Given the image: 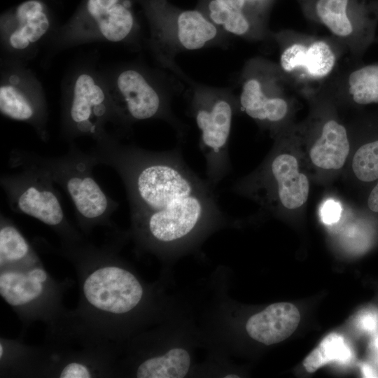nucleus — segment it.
Segmentation results:
<instances>
[{
    "mask_svg": "<svg viewBox=\"0 0 378 378\" xmlns=\"http://www.w3.org/2000/svg\"><path fill=\"white\" fill-rule=\"evenodd\" d=\"M335 63V54L326 42L317 41L307 48L304 69L310 76L316 78L326 76Z\"/></svg>",
    "mask_w": 378,
    "mask_h": 378,
    "instance_id": "393cba45",
    "label": "nucleus"
},
{
    "mask_svg": "<svg viewBox=\"0 0 378 378\" xmlns=\"http://www.w3.org/2000/svg\"><path fill=\"white\" fill-rule=\"evenodd\" d=\"M349 87L357 104L378 103V65H368L353 71L349 78Z\"/></svg>",
    "mask_w": 378,
    "mask_h": 378,
    "instance_id": "b1692460",
    "label": "nucleus"
},
{
    "mask_svg": "<svg viewBox=\"0 0 378 378\" xmlns=\"http://www.w3.org/2000/svg\"><path fill=\"white\" fill-rule=\"evenodd\" d=\"M368 205L371 211L378 212V183L370 193Z\"/></svg>",
    "mask_w": 378,
    "mask_h": 378,
    "instance_id": "c756f323",
    "label": "nucleus"
},
{
    "mask_svg": "<svg viewBox=\"0 0 378 378\" xmlns=\"http://www.w3.org/2000/svg\"><path fill=\"white\" fill-rule=\"evenodd\" d=\"M351 351L344 337L337 333L328 335L304 360L305 370L313 373L332 362L345 363L351 358Z\"/></svg>",
    "mask_w": 378,
    "mask_h": 378,
    "instance_id": "4be33fe9",
    "label": "nucleus"
},
{
    "mask_svg": "<svg viewBox=\"0 0 378 378\" xmlns=\"http://www.w3.org/2000/svg\"><path fill=\"white\" fill-rule=\"evenodd\" d=\"M248 2L253 6L255 8H258L262 6L267 0H248Z\"/></svg>",
    "mask_w": 378,
    "mask_h": 378,
    "instance_id": "2f4dec72",
    "label": "nucleus"
},
{
    "mask_svg": "<svg viewBox=\"0 0 378 378\" xmlns=\"http://www.w3.org/2000/svg\"><path fill=\"white\" fill-rule=\"evenodd\" d=\"M17 168L22 171L3 174L0 178L10 209L47 225L59 237L60 243L84 240L83 234L67 219L49 175L32 164H22Z\"/></svg>",
    "mask_w": 378,
    "mask_h": 378,
    "instance_id": "39448f33",
    "label": "nucleus"
},
{
    "mask_svg": "<svg viewBox=\"0 0 378 378\" xmlns=\"http://www.w3.org/2000/svg\"><path fill=\"white\" fill-rule=\"evenodd\" d=\"M269 172L276 187L281 205L288 209L302 206L307 200L309 183L307 176L300 172L297 159L288 153H279L272 160Z\"/></svg>",
    "mask_w": 378,
    "mask_h": 378,
    "instance_id": "ddd939ff",
    "label": "nucleus"
},
{
    "mask_svg": "<svg viewBox=\"0 0 378 378\" xmlns=\"http://www.w3.org/2000/svg\"><path fill=\"white\" fill-rule=\"evenodd\" d=\"M162 328L145 330L122 346L117 377L183 378L194 370V356L183 342H171Z\"/></svg>",
    "mask_w": 378,
    "mask_h": 378,
    "instance_id": "423d86ee",
    "label": "nucleus"
},
{
    "mask_svg": "<svg viewBox=\"0 0 378 378\" xmlns=\"http://www.w3.org/2000/svg\"><path fill=\"white\" fill-rule=\"evenodd\" d=\"M307 48L301 43H294L286 48L280 58L284 71L291 72L304 66Z\"/></svg>",
    "mask_w": 378,
    "mask_h": 378,
    "instance_id": "bb28decb",
    "label": "nucleus"
},
{
    "mask_svg": "<svg viewBox=\"0 0 378 378\" xmlns=\"http://www.w3.org/2000/svg\"><path fill=\"white\" fill-rule=\"evenodd\" d=\"M350 145L344 127L333 120L323 127L320 137L310 149L312 163L324 169L342 168L348 157Z\"/></svg>",
    "mask_w": 378,
    "mask_h": 378,
    "instance_id": "f3484780",
    "label": "nucleus"
},
{
    "mask_svg": "<svg viewBox=\"0 0 378 378\" xmlns=\"http://www.w3.org/2000/svg\"><path fill=\"white\" fill-rule=\"evenodd\" d=\"M341 206L332 200H327L321 209V216L326 224H332L339 220L341 215Z\"/></svg>",
    "mask_w": 378,
    "mask_h": 378,
    "instance_id": "cd10ccee",
    "label": "nucleus"
},
{
    "mask_svg": "<svg viewBox=\"0 0 378 378\" xmlns=\"http://www.w3.org/2000/svg\"><path fill=\"white\" fill-rule=\"evenodd\" d=\"M38 377H117L118 351L76 337H46Z\"/></svg>",
    "mask_w": 378,
    "mask_h": 378,
    "instance_id": "1a4fd4ad",
    "label": "nucleus"
},
{
    "mask_svg": "<svg viewBox=\"0 0 378 378\" xmlns=\"http://www.w3.org/2000/svg\"><path fill=\"white\" fill-rule=\"evenodd\" d=\"M191 109L200 131V147L206 161V180L214 188L230 170L228 146L234 102L227 90L196 86Z\"/></svg>",
    "mask_w": 378,
    "mask_h": 378,
    "instance_id": "0eeeda50",
    "label": "nucleus"
},
{
    "mask_svg": "<svg viewBox=\"0 0 378 378\" xmlns=\"http://www.w3.org/2000/svg\"><path fill=\"white\" fill-rule=\"evenodd\" d=\"M110 100L113 116L122 123L162 118L181 132V127L172 113L167 97L137 70L129 69L119 74L115 94Z\"/></svg>",
    "mask_w": 378,
    "mask_h": 378,
    "instance_id": "9d476101",
    "label": "nucleus"
},
{
    "mask_svg": "<svg viewBox=\"0 0 378 378\" xmlns=\"http://www.w3.org/2000/svg\"><path fill=\"white\" fill-rule=\"evenodd\" d=\"M90 153L114 169L130 205L129 235L139 251L166 260L197 248L229 223L214 188L183 159L181 148L152 151L106 134Z\"/></svg>",
    "mask_w": 378,
    "mask_h": 378,
    "instance_id": "f257e3e1",
    "label": "nucleus"
},
{
    "mask_svg": "<svg viewBox=\"0 0 378 378\" xmlns=\"http://www.w3.org/2000/svg\"><path fill=\"white\" fill-rule=\"evenodd\" d=\"M360 326L365 330L371 331L377 326V318L372 314H365L360 318Z\"/></svg>",
    "mask_w": 378,
    "mask_h": 378,
    "instance_id": "c85d7f7f",
    "label": "nucleus"
},
{
    "mask_svg": "<svg viewBox=\"0 0 378 378\" xmlns=\"http://www.w3.org/2000/svg\"><path fill=\"white\" fill-rule=\"evenodd\" d=\"M43 346L29 345L21 338L0 337V377H37Z\"/></svg>",
    "mask_w": 378,
    "mask_h": 378,
    "instance_id": "2eb2a0df",
    "label": "nucleus"
},
{
    "mask_svg": "<svg viewBox=\"0 0 378 378\" xmlns=\"http://www.w3.org/2000/svg\"><path fill=\"white\" fill-rule=\"evenodd\" d=\"M197 8L220 29L239 36L250 31L249 11L257 9L248 0H200Z\"/></svg>",
    "mask_w": 378,
    "mask_h": 378,
    "instance_id": "dca6fc26",
    "label": "nucleus"
},
{
    "mask_svg": "<svg viewBox=\"0 0 378 378\" xmlns=\"http://www.w3.org/2000/svg\"><path fill=\"white\" fill-rule=\"evenodd\" d=\"M300 321V314L293 304L276 302L248 317L244 330L253 340L270 346L289 337Z\"/></svg>",
    "mask_w": 378,
    "mask_h": 378,
    "instance_id": "f8f14e48",
    "label": "nucleus"
},
{
    "mask_svg": "<svg viewBox=\"0 0 378 378\" xmlns=\"http://www.w3.org/2000/svg\"><path fill=\"white\" fill-rule=\"evenodd\" d=\"M352 169L361 181L371 182L378 178V140L364 144L356 150Z\"/></svg>",
    "mask_w": 378,
    "mask_h": 378,
    "instance_id": "a878e982",
    "label": "nucleus"
},
{
    "mask_svg": "<svg viewBox=\"0 0 378 378\" xmlns=\"http://www.w3.org/2000/svg\"><path fill=\"white\" fill-rule=\"evenodd\" d=\"M41 258L14 222L0 218V269L33 264Z\"/></svg>",
    "mask_w": 378,
    "mask_h": 378,
    "instance_id": "412c9836",
    "label": "nucleus"
},
{
    "mask_svg": "<svg viewBox=\"0 0 378 378\" xmlns=\"http://www.w3.org/2000/svg\"><path fill=\"white\" fill-rule=\"evenodd\" d=\"M68 286L69 283L55 279L41 260L0 269V295L16 314L24 329L35 321L43 322L46 329L61 322L68 312L63 304Z\"/></svg>",
    "mask_w": 378,
    "mask_h": 378,
    "instance_id": "20e7f679",
    "label": "nucleus"
},
{
    "mask_svg": "<svg viewBox=\"0 0 378 378\" xmlns=\"http://www.w3.org/2000/svg\"><path fill=\"white\" fill-rule=\"evenodd\" d=\"M351 0H317L315 11L318 19L334 34L348 36L353 31L349 15Z\"/></svg>",
    "mask_w": 378,
    "mask_h": 378,
    "instance_id": "5701e85b",
    "label": "nucleus"
},
{
    "mask_svg": "<svg viewBox=\"0 0 378 378\" xmlns=\"http://www.w3.org/2000/svg\"><path fill=\"white\" fill-rule=\"evenodd\" d=\"M240 105L251 118L267 122H279L286 115L288 104L279 97L268 96L261 81L250 78L242 84L239 98Z\"/></svg>",
    "mask_w": 378,
    "mask_h": 378,
    "instance_id": "aec40b11",
    "label": "nucleus"
},
{
    "mask_svg": "<svg viewBox=\"0 0 378 378\" xmlns=\"http://www.w3.org/2000/svg\"><path fill=\"white\" fill-rule=\"evenodd\" d=\"M145 4L164 60L171 67L179 52L199 50L220 38L222 30L198 8L183 10L167 1L149 0Z\"/></svg>",
    "mask_w": 378,
    "mask_h": 378,
    "instance_id": "6e6552de",
    "label": "nucleus"
},
{
    "mask_svg": "<svg viewBox=\"0 0 378 378\" xmlns=\"http://www.w3.org/2000/svg\"><path fill=\"white\" fill-rule=\"evenodd\" d=\"M17 26L8 37L10 46L24 50L38 41L48 31L49 20L43 4L36 0L22 3L15 13Z\"/></svg>",
    "mask_w": 378,
    "mask_h": 378,
    "instance_id": "6ab92c4d",
    "label": "nucleus"
},
{
    "mask_svg": "<svg viewBox=\"0 0 378 378\" xmlns=\"http://www.w3.org/2000/svg\"><path fill=\"white\" fill-rule=\"evenodd\" d=\"M74 266L79 299L62 328L69 335L120 351L136 334L162 318L165 301L155 284L144 281L114 246L85 239L51 248Z\"/></svg>",
    "mask_w": 378,
    "mask_h": 378,
    "instance_id": "f03ea898",
    "label": "nucleus"
},
{
    "mask_svg": "<svg viewBox=\"0 0 378 378\" xmlns=\"http://www.w3.org/2000/svg\"><path fill=\"white\" fill-rule=\"evenodd\" d=\"M362 371L365 377H374L375 376V373L373 372V370L371 368L370 366L368 365H363L362 367Z\"/></svg>",
    "mask_w": 378,
    "mask_h": 378,
    "instance_id": "7c9ffc66",
    "label": "nucleus"
},
{
    "mask_svg": "<svg viewBox=\"0 0 378 378\" xmlns=\"http://www.w3.org/2000/svg\"><path fill=\"white\" fill-rule=\"evenodd\" d=\"M8 164L11 168L32 164L45 171L71 199L78 226L84 234H90L97 226L114 227L111 217L118 203L95 180L92 169L98 164L90 152L86 153L74 144L65 155L59 157L14 149L10 153Z\"/></svg>",
    "mask_w": 378,
    "mask_h": 378,
    "instance_id": "7ed1b4c3",
    "label": "nucleus"
},
{
    "mask_svg": "<svg viewBox=\"0 0 378 378\" xmlns=\"http://www.w3.org/2000/svg\"><path fill=\"white\" fill-rule=\"evenodd\" d=\"M113 116L111 100L89 74L76 80L65 114V134L70 141L83 135L96 141L102 137L105 122Z\"/></svg>",
    "mask_w": 378,
    "mask_h": 378,
    "instance_id": "9b49d317",
    "label": "nucleus"
},
{
    "mask_svg": "<svg viewBox=\"0 0 378 378\" xmlns=\"http://www.w3.org/2000/svg\"><path fill=\"white\" fill-rule=\"evenodd\" d=\"M157 1H167V0H157Z\"/></svg>",
    "mask_w": 378,
    "mask_h": 378,
    "instance_id": "72a5a7b5",
    "label": "nucleus"
},
{
    "mask_svg": "<svg viewBox=\"0 0 378 378\" xmlns=\"http://www.w3.org/2000/svg\"><path fill=\"white\" fill-rule=\"evenodd\" d=\"M374 344H375V346H376V348H377V351H378V336H377V338L375 339V343H374Z\"/></svg>",
    "mask_w": 378,
    "mask_h": 378,
    "instance_id": "473e14b6",
    "label": "nucleus"
},
{
    "mask_svg": "<svg viewBox=\"0 0 378 378\" xmlns=\"http://www.w3.org/2000/svg\"><path fill=\"white\" fill-rule=\"evenodd\" d=\"M1 113L12 120L27 122L34 125L41 139H48L44 130L45 109L38 99L12 85L0 88Z\"/></svg>",
    "mask_w": 378,
    "mask_h": 378,
    "instance_id": "a211bd4d",
    "label": "nucleus"
},
{
    "mask_svg": "<svg viewBox=\"0 0 378 378\" xmlns=\"http://www.w3.org/2000/svg\"><path fill=\"white\" fill-rule=\"evenodd\" d=\"M86 11L99 34L112 42L127 38L135 27L130 0H88Z\"/></svg>",
    "mask_w": 378,
    "mask_h": 378,
    "instance_id": "4468645a",
    "label": "nucleus"
}]
</instances>
